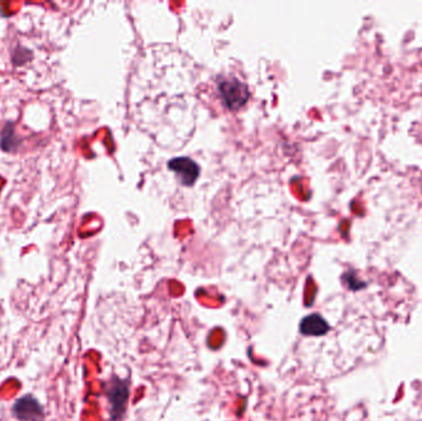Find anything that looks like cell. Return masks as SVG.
<instances>
[{
  "label": "cell",
  "mask_w": 422,
  "mask_h": 421,
  "mask_svg": "<svg viewBox=\"0 0 422 421\" xmlns=\"http://www.w3.org/2000/svg\"><path fill=\"white\" fill-rule=\"evenodd\" d=\"M218 92L223 104L230 110L241 109L250 98V90L247 85L233 77L218 80Z\"/></svg>",
  "instance_id": "obj_1"
},
{
  "label": "cell",
  "mask_w": 422,
  "mask_h": 421,
  "mask_svg": "<svg viewBox=\"0 0 422 421\" xmlns=\"http://www.w3.org/2000/svg\"><path fill=\"white\" fill-rule=\"evenodd\" d=\"M13 415L18 421H43L45 412L38 399L33 395H25L15 402Z\"/></svg>",
  "instance_id": "obj_3"
},
{
  "label": "cell",
  "mask_w": 422,
  "mask_h": 421,
  "mask_svg": "<svg viewBox=\"0 0 422 421\" xmlns=\"http://www.w3.org/2000/svg\"><path fill=\"white\" fill-rule=\"evenodd\" d=\"M168 169L179 177L181 184L191 187L199 177L200 167L189 157H176L168 162Z\"/></svg>",
  "instance_id": "obj_4"
},
{
  "label": "cell",
  "mask_w": 422,
  "mask_h": 421,
  "mask_svg": "<svg viewBox=\"0 0 422 421\" xmlns=\"http://www.w3.org/2000/svg\"><path fill=\"white\" fill-rule=\"evenodd\" d=\"M20 140L15 132L14 125L11 122H8L0 134V147L6 152H14L18 150Z\"/></svg>",
  "instance_id": "obj_6"
},
{
  "label": "cell",
  "mask_w": 422,
  "mask_h": 421,
  "mask_svg": "<svg viewBox=\"0 0 422 421\" xmlns=\"http://www.w3.org/2000/svg\"><path fill=\"white\" fill-rule=\"evenodd\" d=\"M342 281L346 283L348 289L353 290V292H357V290L363 289L366 287V283L358 279L357 273L354 271L346 272L342 276Z\"/></svg>",
  "instance_id": "obj_7"
},
{
  "label": "cell",
  "mask_w": 422,
  "mask_h": 421,
  "mask_svg": "<svg viewBox=\"0 0 422 421\" xmlns=\"http://www.w3.org/2000/svg\"><path fill=\"white\" fill-rule=\"evenodd\" d=\"M107 400L110 403V415L112 421H117L125 414L129 400V383L124 379L112 377L105 384Z\"/></svg>",
  "instance_id": "obj_2"
},
{
  "label": "cell",
  "mask_w": 422,
  "mask_h": 421,
  "mask_svg": "<svg viewBox=\"0 0 422 421\" xmlns=\"http://www.w3.org/2000/svg\"><path fill=\"white\" fill-rule=\"evenodd\" d=\"M329 331V323L319 314L307 315L300 323V333L307 336H324Z\"/></svg>",
  "instance_id": "obj_5"
}]
</instances>
